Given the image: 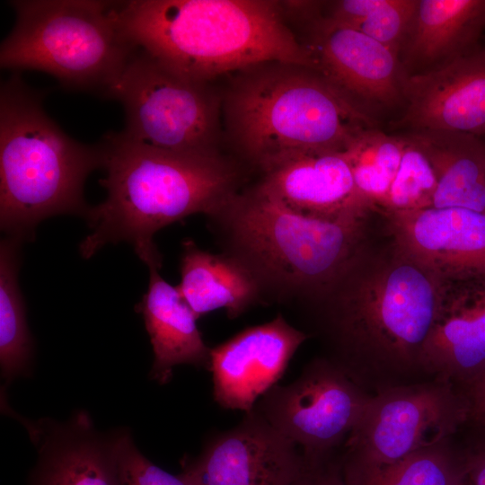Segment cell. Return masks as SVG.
Returning <instances> with one entry per match:
<instances>
[{"label":"cell","instance_id":"obj_1","mask_svg":"<svg viewBox=\"0 0 485 485\" xmlns=\"http://www.w3.org/2000/svg\"><path fill=\"white\" fill-rule=\"evenodd\" d=\"M439 282L384 225L383 238L372 235L316 308L326 357L370 394L419 382Z\"/></svg>","mask_w":485,"mask_h":485},{"label":"cell","instance_id":"obj_2","mask_svg":"<svg viewBox=\"0 0 485 485\" xmlns=\"http://www.w3.org/2000/svg\"><path fill=\"white\" fill-rule=\"evenodd\" d=\"M100 144L105 170L100 184L107 196L84 215L92 233L79 246L84 258L124 241L148 268L160 269L157 231L193 214L209 216L240 191L242 169L220 152L163 151L120 132L106 134Z\"/></svg>","mask_w":485,"mask_h":485},{"label":"cell","instance_id":"obj_3","mask_svg":"<svg viewBox=\"0 0 485 485\" xmlns=\"http://www.w3.org/2000/svg\"><path fill=\"white\" fill-rule=\"evenodd\" d=\"M375 214L308 216L252 186L207 217L223 251L257 279L264 303L300 302L317 308L372 237Z\"/></svg>","mask_w":485,"mask_h":485},{"label":"cell","instance_id":"obj_4","mask_svg":"<svg viewBox=\"0 0 485 485\" xmlns=\"http://www.w3.org/2000/svg\"><path fill=\"white\" fill-rule=\"evenodd\" d=\"M128 39L172 72L211 83L263 62L316 69L272 0H130L116 2Z\"/></svg>","mask_w":485,"mask_h":485},{"label":"cell","instance_id":"obj_5","mask_svg":"<svg viewBox=\"0 0 485 485\" xmlns=\"http://www.w3.org/2000/svg\"><path fill=\"white\" fill-rule=\"evenodd\" d=\"M233 75L222 95L225 135L261 172L298 154L344 151L361 130L376 127L316 69L269 61Z\"/></svg>","mask_w":485,"mask_h":485},{"label":"cell","instance_id":"obj_6","mask_svg":"<svg viewBox=\"0 0 485 485\" xmlns=\"http://www.w3.org/2000/svg\"><path fill=\"white\" fill-rule=\"evenodd\" d=\"M42 97L17 72L1 84L0 224L20 242L45 218L84 216V181L101 167V144L70 137L46 113Z\"/></svg>","mask_w":485,"mask_h":485},{"label":"cell","instance_id":"obj_7","mask_svg":"<svg viewBox=\"0 0 485 485\" xmlns=\"http://www.w3.org/2000/svg\"><path fill=\"white\" fill-rule=\"evenodd\" d=\"M15 23L0 48V66L49 74L69 90L109 98L137 48L119 24L116 2L11 1Z\"/></svg>","mask_w":485,"mask_h":485},{"label":"cell","instance_id":"obj_8","mask_svg":"<svg viewBox=\"0 0 485 485\" xmlns=\"http://www.w3.org/2000/svg\"><path fill=\"white\" fill-rule=\"evenodd\" d=\"M121 103L128 140L163 151H219L223 97L211 83L196 82L164 67L137 48L112 87Z\"/></svg>","mask_w":485,"mask_h":485},{"label":"cell","instance_id":"obj_9","mask_svg":"<svg viewBox=\"0 0 485 485\" xmlns=\"http://www.w3.org/2000/svg\"><path fill=\"white\" fill-rule=\"evenodd\" d=\"M470 419L464 391L429 378L372 394L340 454L343 465L379 467L451 438Z\"/></svg>","mask_w":485,"mask_h":485},{"label":"cell","instance_id":"obj_10","mask_svg":"<svg viewBox=\"0 0 485 485\" xmlns=\"http://www.w3.org/2000/svg\"><path fill=\"white\" fill-rule=\"evenodd\" d=\"M371 396L321 357L293 383L270 388L253 409L300 448L307 464H315L337 454Z\"/></svg>","mask_w":485,"mask_h":485},{"label":"cell","instance_id":"obj_11","mask_svg":"<svg viewBox=\"0 0 485 485\" xmlns=\"http://www.w3.org/2000/svg\"><path fill=\"white\" fill-rule=\"evenodd\" d=\"M302 43L316 70L371 115L375 109L404 106L403 72L399 57L360 31L317 15L307 22Z\"/></svg>","mask_w":485,"mask_h":485},{"label":"cell","instance_id":"obj_12","mask_svg":"<svg viewBox=\"0 0 485 485\" xmlns=\"http://www.w3.org/2000/svg\"><path fill=\"white\" fill-rule=\"evenodd\" d=\"M306 468L298 446L255 409L207 438L198 457L182 460L196 485H295Z\"/></svg>","mask_w":485,"mask_h":485},{"label":"cell","instance_id":"obj_13","mask_svg":"<svg viewBox=\"0 0 485 485\" xmlns=\"http://www.w3.org/2000/svg\"><path fill=\"white\" fill-rule=\"evenodd\" d=\"M309 334L289 324L282 314L249 327L210 349L213 398L222 408L245 413L284 375Z\"/></svg>","mask_w":485,"mask_h":485},{"label":"cell","instance_id":"obj_14","mask_svg":"<svg viewBox=\"0 0 485 485\" xmlns=\"http://www.w3.org/2000/svg\"><path fill=\"white\" fill-rule=\"evenodd\" d=\"M439 276L437 311L421 366L428 378L463 389L485 370V272Z\"/></svg>","mask_w":485,"mask_h":485},{"label":"cell","instance_id":"obj_15","mask_svg":"<svg viewBox=\"0 0 485 485\" xmlns=\"http://www.w3.org/2000/svg\"><path fill=\"white\" fill-rule=\"evenodd\" d=\"M392 128L449 130L485 137V47L407 77L403 112Z\"/></svg>","mask_w":485,"mask_h":485},{"label":"cell","instance_id":"obj_16","mask_svg":"<svg viewBox=\"0 0 485 485\" xmlns=\"http://www.w3.org/2000/svg\"><path fill=\"white\" fill-rule=\"evenodd\" d=\"M25 425L40 455L31 485H123L120 430L97 431L84 411L65 423L44 419Z\"/></svg>","mask_w":485,"mask_h":485},{"label":"cell","instance_id":"obj_17","mask_svg":"<svg viewBox=\"0 0 485 485\" xmlns=\"http://www.w3.org/2000/svg\"><path fill=\"white\" fill-rule=\"evenodd\" d=\"M380 215L397 242L438 275L485 272V213L431 207Z\"/></svg>","mask_w":485,"mask_h":485},{"label":"cell","instance_id":"obj_18","mask_svg":"<svg viewBox=\"0 0 485 485\" xmlns=\"http://www.w3.org/2000/svg\"><path fill=\"white\" fill-rule=\"evenodd\" d=\"M261 172L254 186L298 214L335 219L375 212L358 202L351 169L343 151L298 154Z\"/></svg>","mask_w":485,"mask_h":485},{"label":"cell","instance_id":"obj_19","mask_svg":"<svg viewBox=\"0 0 485 485\" xmlns=\"http://www.w3.org/2000/svg\"><path fill=\"white\" fill-rule=\"evenodd\" d=\"M485 0H419L399 53L407 77L442 66L478 48Z\"/></svg>","mask_w":485,"mask_h":485},{"label":"cell","instance_id":"obj_20","mask_svg":"<svg viewBox=\"0 0 485 485\" xmlns=\"http://www.w3.org/2000/svg\"><path fill=\"white\" fill-rule=\"evenodd\" d=\"M159 269L149 268V285L137 305L154 352L151 376L160 384L172 377L175 366L188 364L208 370L210 349L197 325L198 319L180 294L166 282Z\"/></svg>","mask_w":485,"mask_h":485},{"label":"cell","instance_id":"obj_21","mask_svg":"<svg viewBox=\"0 0 485 485\" xmlns=\"http://www.w3.org/2000/svg\"><path fill=\"white\" fill-rule=\"evenodd\" d=\"M180 294L198 318L224 309L235 319L263 304L260 287L249 269L235 257L211 253L191 239L182 242Z\"/></svg>","mask_w":485,"mask_h":485},{"label":"cell","instance_id":"obj_22","mask_svg":"<svg viewBox=\"0 0 485 485\" xmlns=\"http://www.w3.org/2000/svg\"><path fill=\"white\" fill-rule=\"evenodd\" d=\"M407 132L428 157L436 178L432 207H465L485 213V142L449 130Z\"/></svg>","mask_w":485,"mask_h":485},{"label":"cell","instance_id":"obj_23","mask_svg":"<svg viewBox=\"0 0 485 485\" xmlns=\"http://www.w3.org/2000/svg\"><path fill=\"white\" fill-rule=\"evenodd\" d=\"M405 139L377 127L361 130L343 151L349 163L357 198L365 208L379 212L398 172Z\"/></svg>","mask_w":485,"mask_h":485},{"label":"cell","instance_id":"obj_24","mask_svg":"<svg viewBox=\"0 0 485 485\" xmlns=\"http://www.w3.org/2000/svg\"><path fill=\"white\" fill-rule=\"evenodd\" d=\"M341 469L347 485H457L464 477L463 453L454 446L452 437L389 465L341 463Z\"/></svg>","mask_w":485,"mask_h":485},{"label":"cell","instance_id":"obj_25","mask_svg":"<svg viewBox=\"0 0 485 485\" xmlns=\"http://www.w3.org/2000/svg\"><path fill=\"white\" fill-rule=\"evenodd\" d=\"M19 244L7 237L0 247V362L2 375L7 381L27 372L32 354L18 284Z\"/></svg>","mask_w":485,"mask_h":485},{"label":"cell","instance_id":"obj_26","mask_svg":"<svg viewBox=\"0 0 485 485\" xmlns=\"http://www.w3.org/2000/svg\"><path fill=\"white\" fill-rule=\"evenodd\" d=\"M401 133L405 144L401 163L378 214L432 207L436 190L434 170L419 145L407 132Z\"/></svg>","mask_w":485,"mask_h":485},{"label":"cell","instance_id":"obj_27","mask_svg":"<svg viewBox=\"0 0 485 485\" xmlns=\"http://www.w3.org/2000/svg\"><path fill=\"white\" fill-rule=\"evenodd\" d=\"M419 0H382L355 29L380 42L399 57L410 29Z\"/></svg>","mask_w":485,"mask_h":485},{"label":"cell","instance_id":"obj_28","mask_svg":"<svg viewBox=\"0 0 485 485\" xmlns=\"http://www.w3.org/2000/svg\"><path fill=\"white\" fill-rule=\"evenodd\" d=\"M119 454L123 485H196L185 472L174 475L153 463L137 448L128 431L120 430Z\"/></svg>","mask_w":485,"mask_h":485},{"label":"cell","instance_id":"obj_29","mask_svg":"<svg viewBox=\"0 0 485 485\" xmlns=\"http://www.w3.org/2000/svg\"><path fill=\"white\" fill-rule=\"evenodd\" d=\"M295 485H347L342 473L340 454H336L315 464H307L304 473Z\"/></svg>","mask_w":485,"mask_h":485},{"label":"cell","instance_id":"obj_30","mask_svg":"<svg viewBox=\"0 0 485 485\" xmlns=\"http://www.w3.org/2000/svg\"><path fill=\"white\" fill-rule=\"evenodd\" d=\"M462 453L467 481L470 485H485V445H474Z\"/></svg>","mask_w":485,"mask_h":485},{"label":"cell","instance_id":"obj_31","mask_svg":"<svg viewBox=\"0 0 485 485\" xmlns=\"http://www.w3.org/2000/svg\"><path fill=\"white\" fill-rule=\"evenodd\" d=\"M470 406V419L485 427V370L464 388Z\"/></svg>","mask_w":485,"mask_h":485},{"label":"cell","instance_id":"obj_32","mask_svg":"<svg viewBox=\"0 0 485 485\" xmlns=\"http://www.w3.org/2000/svg\"><path fill=\"white\" fill-rule=\"evenodd\" d=\"M457 485H470L465 477Z\"/></svg>","mask_w":485,"mask_h":485},{"label":"cell","instance_id":"obj_33","mask_svg":"<svg viewBox=\"0 0 485 485\" xmlns=\"http://www.w3.org/2000/svg\"><path fill=\"white\" fill-rule=\"evenodd\" d=\"M481 138H482V139L484 140V142H485V137H481Z\"/></svg>","mask_w":485,"mask_h":485}]
</instances>
